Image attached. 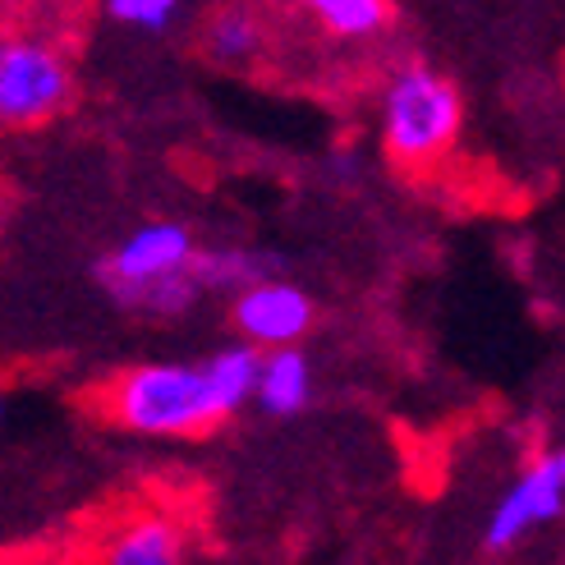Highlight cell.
I'll list each match as a JSON object with an SVG mask.
<instances>
[{"label": "cell", "instance_id": "6da1fadb", "mask_svg": "<svg viewBox=\"0 0 565 565\" xmlns=\"http://www.w3.org/2000/svg\"><path fill=\"white\" fill-rule=\"evenodd\" d=\"M198 239L180 221H143L102 258L97 280L120 308L143 318H180L203 295L193 271Z\"/></svg>", "mask_w": 565, "mask_h": 565}, {"label": "cell", "instance_id": "7a4b0ae2", "mask_svg": "<svg viewBox=\"0 0 565 565\" xmlns=\"http://www.w3.org/2000/svg\"><path fill=\"white\" fill-rule=\"evenodd\" d=\"M106 418L138 437H203L221 418L207 363H138L106 386Z\"/></svg>", "mask_w": 565, "mask_h": 565}, {"label": "cell", "instance_id": "3957f363", "mask_svg": "<svg viewBox=\"0 0 565 565\" xmlns=\"http://www.w3.org/2000/svg\"><path fill=\"white\" fill-rule=\"evenodd\" d=\"M465 125V102L460 88L441 70L409 61L401 65L386 88H382V152L405 166V171H423L450 152Z\"/></svg>", "mask_w": 565, "mask_h": 565}, {"label": "cell", "instance_id": "277c9868", "mask_svg": "<svg viewBox=\"0 0 565 565\" xmlns=\"http://www.w3.org/2000/svg\"><path fill=\"white\" fill-rule=\"evenodd\" d=\"M74 97L65 51L51 38L14 33L0 46V120L10 129H38L55 120Z\"/></svg>", "mask_w": 565, "mask_h": 565}, {"label": "cell", "instance_id": "5b68a950", "mask_svg": "<svg viewBox=\"0 0 565 565\" xmlns=\"http://www.w3.org/2000/svg\"><path fill=\"white\" fill-rule=\"evenodd\" d=\"M565 511V465L561 456H539L520 469V478L505 497L497 501V511L488 515V529H483V547L488 552H511L520 547L533 529L552 524L556 515Z\"/></svg>", "mask_w": 565, "mask_h": 565}, {"label": "cell", "instance_id": "8992f818", "mask_svg": "<svg viewBox=\"0 0 565 565\" xmlns=\"http://www.w3.org/2000/svg\"><path fill=\"white\" fill-rule=\"evenodd\" d=\"M231 299H235L231 303L235 331L258 350L295 345L299 335L313 327V299H308V290H299L295 280L263 276V280H253V286H244Z\"/></svg>", "mask_w": 565, "mask_h": 565}, {"label": "cell", "instance_id": "52a82bcc", "mask_svg": "<svg viewBox=\"0 0 565 565\" xmlns=\"http://www.w3.org/2000/svg\"><path fill=\"white\" fill-rule=\"evenodd\" d=\"M313 395V369L308 359L295 350V345H276V350H263V373H258V409L271 414V418H290L308 405Z\"/></svg>", "mask_w": 565, "mask_h": 565}, {"label": "cell", "instance_id": "ba28073f", "mask_svg": "<svg viewBox=\"0 0 565 565\" xmlns=\"http://www.w3.org/2000/svg\"><path fill=\"white\" fill-rule=\"evenodd\" d=\"M203 51L225 70H244L267 51V23L248 6H225L203 28Z\"/></svg>", "mask_w": 565, "mask_h": 565}, {"label": "cell", "instance_id": "9c48e42d", "mask_svg": "<svg viewBox=\"0 0 565 565\" xmlns=\"http://www.w3.org/2000/svg\"><path fill=\"white\" fill-rule=\"evenodd\" d=\"M184 556V533L171 515H138L106 543L110 565H175Z\"/></svg>", "mask_w": 565, "mask_h": 565}, {"label": "cell", "instance_id": "30bf717a", "mask_svg": "<svg viewBox=\"0 0 565 565\" xmlns=\"http://www.w3.org/2000/svg\"><path fill=\"white\" fill-rule=\"evenodd\" d=\"M335 42H369L386 33L391 0H290Z\"/></svg>", "mask_w": 565, "mask_h": 565}, {"label": "cell", "instance_id": "8fae6325", "mask_svg": "<svg viewBox=\"0 0 565 565\" xmlns=\"http://www.w3.org/2000/svg\"><path fill=\"white\" fill-rule=\"evenodd\" d=\"M203 290H221V295H239L253 280L271 276V263L263 253H244V248H198V263H193Z\"/></svg>", "mask_w": 565, "mask_h": 565}, {"label": "cell", "instance_id": "7c38bea8", "mask_svg": "<svg viewBox=\"0 0 565 565\" xmlns=\"http://www.w3.org/2000/svg\"><path fill=\"white\" fill-rule=\"evenodd\" d=\"M180 10L184 0H106V14L125 28H138V33H166Z\"/></svg>", "mask_w": 565, "mask_h": 565}, {"label": "cell", "instance_id": "4fadbf2b", "mask_svg": "<svg viewBox=\"0 0 565 565\" xmlns=\"http://www.w3.org/2000/svg\"><path fill=\"white\" fill-rule=\"evenodd\" d=\"M556 456H561V465H565V446H561V450H556Z\"/></svg>", "mask_w": 565, "mask_h": 565}]
</instances>
